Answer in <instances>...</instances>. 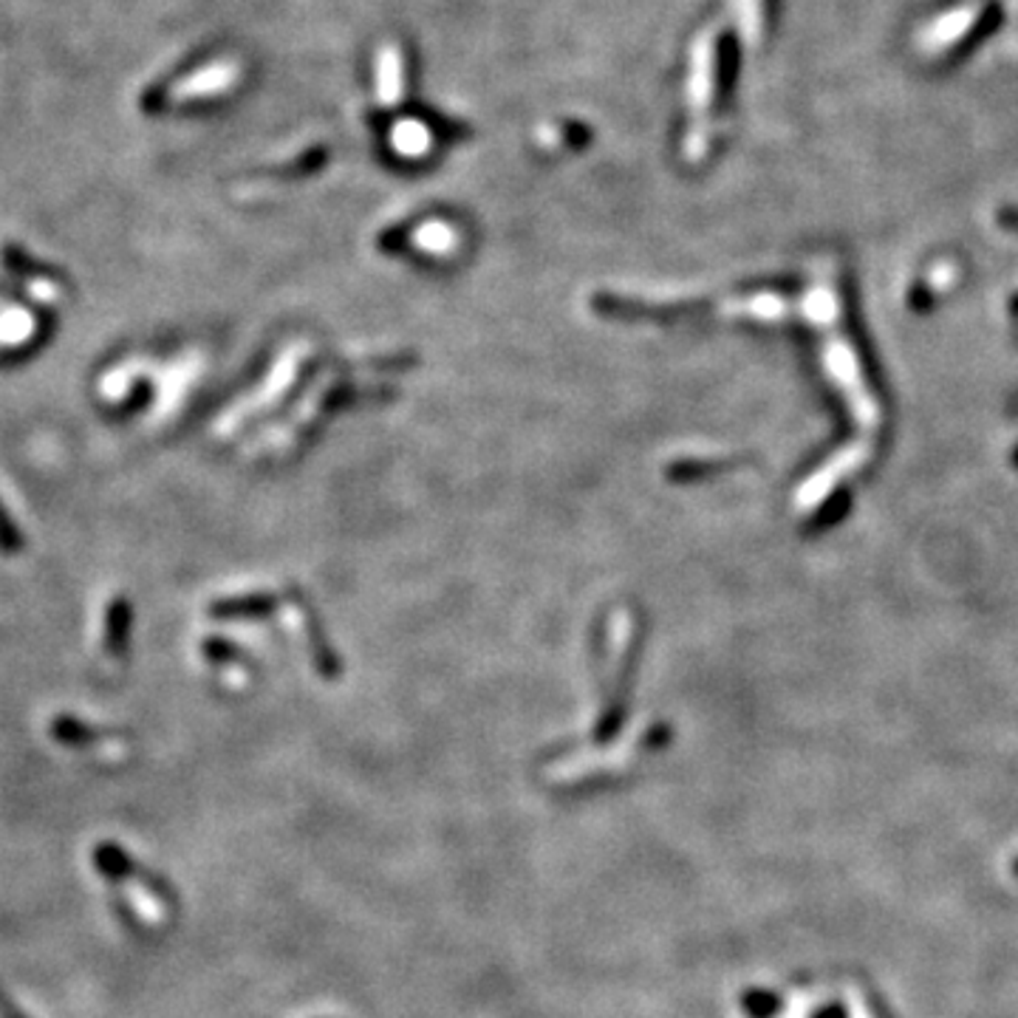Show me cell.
Masks as SVG:
<instances>
[{"instance_id":"obj_1","label":"cell","mask_w":1018,"mask_h":1018,"mask_svg":"<svg viewBox=\"0 0 1018 1018\" xmlns=\"http://www.w3.org/2000/svg\"><path fill=\"white\" fill-rule=\"evenodd\" d=\"M688 99H690V136H688V153L697 156L704 148L708 139V128H704V117H708L710 94H713V43L708 38L699 40L693 49V72H690L688 83Z\"/></svg>"},{"instance_id":"obj_2","label":"cell","mask_w":1018,"mask_h":1018,"mask_svg":"<svg viewBox=\"0 0 1018 1018\" xmlns=\"http://www.w3.org/2000/svg\"><path fill=\"white\" fill-rule=\"evenodd\" d=\"M405 85V63L396 43H385L377 52V97L382 105H396Z\"/></svg>"},{"instance_id":"obj_3","label":"cell","mask_w":1018,"mask_h":1018,"mask_svg":"<svg viewBox=\"0 0 1018 1018\" xmlns=\"http://www.w3.org/2000/svg\"><path fill=\"white\" fill-rule=\"evenodd\" d=\"M391 145L400 150L402 156H422L431 150L433 134L425 123L420 119H400L391 128Z\"/></svg>"},{"instance_id":"obj_4","label":"cell","mask_w":1018,"mask_h":1018,"mask_svg":"<svg viewBox=\"0 0 1018 1018\" xmlns=\"http://www.w3.org/2000/svg\"><path fill=\"white\" fill-rule=\"evenodd\" d=\"M999 221L1007 226V230L1018 233V210H1001Z\"/></svg>"},{"instance_id":"obj_5","label":"cell","mask_w":1018,"mask_h":1018,"mask_svg":"<svg viewBox=\"0 0 1018 1018\" xmlns=\"http://www.w3.org/2000/svg\"><path fill=\"white\" fill-rule=\"evenodd\" d=\"M0 541H3V547H12V543H14V532L9 529V523H7V518H3V512H0Z\"/></svg>"},{"instance_id":"obj_6","label":"cell","mask_w":1018,"mask_h":1018,"mask_svg":"<svg viewBox=\"0 0 1018 1018\" xmlns=\"http://www.w3.org/2000/svg\"><path fill=\"white\" fill-rule=\"evenodd\" d=\"M0 1018H9V1016H7V1012H3V1010H0Z\"/></svg>"}]
</instances>
